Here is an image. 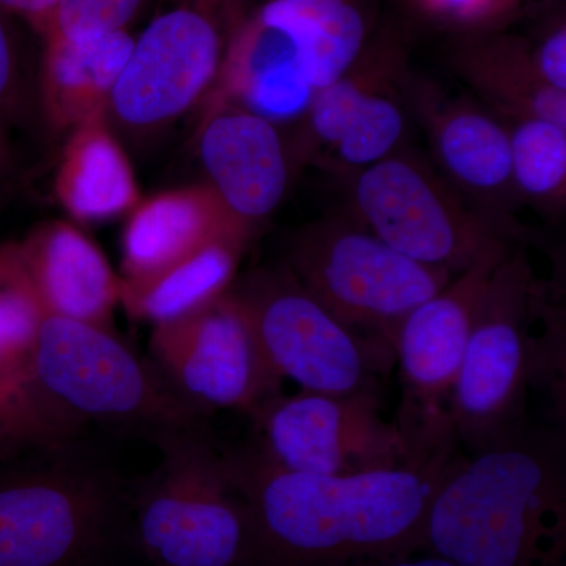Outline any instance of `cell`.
Returning <instances> with one entry per match:
<instances>
[{"instance_id": "obj_6", "label": "cell", "mask_w": 566, "mask_h": 566, "mask_svg": "<svg viewBox=\"0 0 566 566\" xmlns=\"http://www.w3.org/2000/svg\"><path fill=\"white\" fill-rule=\"evenodd\" d=\"M158 468L128 490V512L153 566H252L251 521L207 422L164 431Z\"/></svg>"}, {"instance_id": "obj_13", "label": "cell", "mask_w": 566, "mask_h": 566, "mask_svg": "<svg viewBox=\"0 0 566 566\" xmlns=\"http://www.w3.org/2000/svg\"><path fill=\"white\" fill-rule=\"evenodd\" d=\"M147 357L182 403L203 417L219 409L251 417L282 392V379L264 359L248 316L230 292L153 327Z\"/></svg>"}, {"instance_id": "obj_9", "label": "cell", "mask_w": 566, "mask_h": 566, "mask_svg": "<svg viewBox=\"0 0 566 566\" xmlns=\"http://www.w3.org/2000/svg\"><path fill=\"white\" fill-rule=\"evenodd\" d=\"M513 248L490 253L461 271L398 327L394 349L401 400L394 423L409 468L447 464L461 452L453 397L465 344L488 282Z\"/></svg>"}, {"instance_id": "obj_8", "label": "cell", "mask_w": 566, "mask_h": 566, "mask_svg": "<svg viewBox=\"0 0 566 566\" xmlns=\"http://www.w3.org/2000/svg\"><path fill=\"white\" fill-rule=\"evenodd\" d=\"M286 266L334 318L390 349L406 316L457 275L416 262L365 227L338 219L305 229Z\"/></svg>"}, {"instance_id": "obj_21", "label": "cell", "mask_w": 566, "mask_h": 566, "mask_svg": "<svg viewBox=\"0 0 566 566\" xmlns=\"http://www.w3.org/2000/svg\"><path fill=\"white\" fill-rule=\"evenodd\" d=\"M244 243L243 238H218L150 277L120 279V303L153 327L192 314L229 292Z\"/></svg>"}, {"instance_id": "obj_32", "label": "cell", "mask_w": 566, "mask_h": 566, "mask_svg": "<svg viewBox=\"0 0 566 566\" xmlns=\"http://www.w3.org/2000/svg\"><path fill=\"white\" fill-rule=\"evenodd\" d=\"M13 44H11L9 31L0 17V99L9 91L11 77H13Z\"/></svg>"}, {"instance_id": "obj_12", "label": "cell", "mask_w": 566, "mask_h": 566, "mask_svg": "<svg viewBox=\"0 0 566 566\" xmlns=\"http://www.w3.org/2000/svg\"><path fill=\"white\" fill-rule=\"evenodd\" d=\"M253 449L290 471L348 475L401 468L403 442L378 389L277 394L251 417Z\"/></svg>"}, {"instance_id": "obj_15", "label": "cell", "mask_w": 566, "mask_h": 566, "mask_svg": "<svg viewBox=\"0 0 566 566\" xmlns=\"http://www.w3.org/2000/svg\"><path fill=\"white\" fill-rule=\"evenodd\" d=\"M200 155L212 191L245 229L281 203L289 164L273 122L251 111L221 112L205 126Z\"/></svg>"}, {"instance_id": "obj_29", "label": "cell", "mask_w": 566, "mask_h": 566, "mask_svg": "<svg viewBox=\"0 0 566 566\" xmlns=\"http://www.w3.org/2000/svg\"><path fill=\"white\" fill-rule=\"evenodd\" d=\"M424 10L444 20L476 24L497 17L515 0H417Z\"/></svg>"}, {"instance_id": "obj_31", "label": "cell", "mask_w": 566, "mask_h": 566, "mask_svg": "<svg viewBox=\"0 0 566 566\" xmlns=\"http://www.w3.org/2000/svg\"><path fill=\"white\" fill-rule=\"evenodd\" d=\"M416 554V553H415ZM346 566H460L450 558L431 553L423 557H412V554L406 556H394L382 558H371V560L354 562Z\"/></svg>"}, {"instance_id": "obj_25", "label": "cell", "mask_w": 566, "mask_h": 566, "mask_svg": "<svg viewBox=\"0 0 566 566\" xmlns=\"http://www.w3.org/2000/svg\"><path fill=\"white\" fill-rule=\"evenodd\" d=\"M510 144L515 188L532 199L564 200L566 128L542 118H517Z\"/></svg>"}, {"instance_id": "obj_2", "label": "cell", "mask_w": 566, "mask_h": 566, "mask_svg": "<svg viewBox=\"0 0 566 566\" xmlns=\"http://www.w3.org/2000/svg\"><path fill=\"white\" fill-rule=\"evenodd\" d=\"M424 549L460 566H560L566 551L565 438L524 427L447 465Z\"/></svg>"}, {"instance_id": "obj_17", "label": "cell", "mask_w": 566, "mask_h": 566, "mask_svg": "<svg viewBox=\"0 0 566 566\" xmlns=\"http://www.w3.org/2000/svg\"><path fill=\"white\" fill-rule=\"evenodd\" d=\"M378 66H354L342 80L315 92L305 111L308 136L334 167L364 170L397 153L406 120L397 99L378 87Z\"/></svg>"}, {"instance_id": "obj_27", "label": "cell", "mask_w": 566, "mask_h": 566, "mask_svg": "<svg viewBox=\"0 0 566 566\" xmlns=\"http://www.w3.org/2000/svg\"><path fill=\"white\" fill-rule=\"evenodd\" d=\"M144 2L145 0H61L50 32L80 40L126 31Z\"/></svg>"}, {"instance_id": "obj_19", "label": "cell", "mask_w": 566, "mask_h": 566, "mask_svg": "<svg viewBox=\"0 0 566 566\" xmlns=\"http://www.w3.org/2000/svg\"><path fill=\"white\" fill-rule=\"evenodd\" d=\"M133 46L128 31L80 40L48 33L44 93L54 120L77 128L103 120Z\"/></svg>"}, {"instance_id": "obj_18", "label": "cell", "mask_w": 566, "mask_h": 566, "mask_svg": "<svg viewBox=\"0 0 566 566\" xmlns=\"http://www.w3.org/2000/svg\"><path fill=\"white\" fill-rule=\"evenodd\" d=\"M248 230L211 188L167 191L137 203L123 232V277L133 282L172 266L218 238Z\"/></svg>"}, {"instance_id": "obj_28", "label": "cell", "mask_w": 566, "mask_h": 566, "mask_svg": "<svg viewBox=\"0 0 566 566\" xmlns=\"http://www.w3.org/2000/svg\"><path fill=\"white\" fill-rule=\"evenodd\" d=\"M535 69L546 85L566 92V28L557 22L534 44Z\"/></svg>"}, {"instance_id": "obj_11", "label": "cell", "mask_w": 566, "mask_h": 566, "mask_svg": "<svg viewBox=\"0 0 566 566\" xmlns=\"http://www.w3.org/2000/svg\"><path fill=\"white\" fill-rule=\"evenodd\" d=\"M353 196L368 232L428 266L460 274L513 245L506 223L465 207L430 167L411 156L394 153L360 170Z\"/></svg>"}, {"instance_id": "obj_3", "label": "cell", "mask_w": 566, "mask_h": 566, "mask_svg": "<svg viewBox=\"0 0 566 566\" xmlns=\"http://www.w3.org/2000/svg\"><path fill=\"white\" fill-rule=\"evenodd\" d=\"M25 390L63 439H77L87 423L142 436L207 422L107 327L44 316L25 374Z\"/></svg>"}, {"instance_id": "obj_14", "label": "cell", "mask_w": 566, "mask_h": 566, "mask_svg": "<svg viewBox=\"0 0 566 566\" xmlns=\"http://www.w3.org/2000/svg\"><path fill=\"white\" fill-rule=\"evenodd\" d=\"M221 0H191L164 10L134 39L111 106L134 126L161 125L197 102L221 66L223 40L214 14Z\"/></svg>"}, {"instance_id": "obj_24", "label": "cell", "mask_w": 566, "mask_h": 566, "mask_svg": "<svg viewBox=\"0 0 566 566\" xmlns=\"http://www.w3.org/2000/svg\"><path fill=\"white\" fill-rule=\"evenodd\" d=\"M44 316L17 251L0 252V376L24 390L29 359Z\"/></svg>"}, {"instance_id": "obj_1", "label": "cell", "mask_w": 566, "mask_h": 566, "mask_svg": "<svg viewBox=\"0 0 566 566\" xmlns=\"http://www.w3.org/2000/svg\"><path fill=\"white\" fill-rule=\"evenodd\" d=\"M223 455L248 506L252 566H346L419 553L450 464L323 475L281 468L249 442Z\"/></svg>"}, {"instance_id": "obj_26", "label": "cell", "mask_w": 566, "mask_h": 566, "mask_svg": "<svg viewBox=\"0 0 566 566\" xmlns=\"http://www.w3.org/2000/svg\"><path fill=\"white\" fill-rule=\"evenodd\" d=\"M70 441L55 433L29 395L0 376V461L41 444Z\"/></svg>"}, {"instance_id": "obj_16", "label": "cell", "mask_w": 566, "mask_h": 566, "mask_svg": "<svg viewBox=\"0 0 566 566\" xmlns=\"http://www.w3.org/2000/svg\"><path fill=\"white\" fill-rule=\"evenodd\" d=\"M44 314L112 329L120 277L91 238L54 222L14 248Z\"/></svg>"}, {"instance_id": "obj_10", "label": "cell", "mask_w": 566, "mask_h": 566, "mask_svg": "<svg viewBox=\"0 0 566 566\" xmlns=\"http://www.w3.org/2000/svg\"><path fill=\"white\" fill-rule=\"evenodd\" d=\"M230 294L248 316L264 359L301 390L352 394L378 389L394 349L348 329L314 300L289 266L256 271Z\"/></svg>"}, {"instance_id": "obj_7", "label": "cell", "mask_w": 566, "mask_h": 566, "mask_svg": "<svg viewBox=\"0 0 566 566\" xmlns=\"http://www.w3.org/2000/svg\"><path fill=\"white\" fill-rule=\"evenodd\" d=\"M367 24L354 0H263L232 35L229 84L266 120L305 114L315 92L363 57Z\"/></svg>"}, {"instance_id": "obj_4", "label": "cell", "mask_w": 566, "mask_h": 566, "mask_svg": "<svg viewBox=\"0 0 566 566\" xmlns=\"http://www.w3.org/2000/svg\"><path fill=\"white\" fill-rule=\"evenodd\" d=\"M539 303L526 252L513 248L482 294L458 375L453 422L465 453L527 427L528 387L547 382L565 401V340L558 327L536 337Z\"/></svg>"}, {"instance_id": "obj_30", "label": "cell", "mask_w": 566, "mask_h": 566, "mask_svg": "<svg viewBox=\"0 0 566 566\" xmlns=\"http://www.w3.org/2000/svg\"><path fill=\"white\" fill-rule=\"evenodd\" d=\"M61 0H0L2 9L28 18L41 31L50 32Z\"/></svg>"}, {"instance_id": "obj_22", "label": "cell", "mask_w": 566, "mask_h": 566, "mask_svg": "<svg viewBox=\"0 0 566 566\" xmlns=\"http://www.w3.org/2000/svg\"><path fill=\"white\" fill-rule=\"evenodd\" d=\"M57 193L80 221H104L136 207L139 192L132 166L103 120L77 128L59 170Z\"/></svg>"}, {"instance_id": "obj_23", "label": "cell", "mask_w": 566, "mask_h": 566, "mask_svg": "<svg viewBox=\"0 0 566 566\" xmlns=\"http://www.w3.org/2000/svg\"><path fill=\"white\" fill-rule=\"evenodd\" d=\"M428 128L447 174L469 191L497 196L515 186L510 132L469 104L428 107Z\"/></svg>"}, {"instance_id": "obj_5", "label": "cell", "mask_w": 566, "mask_h": 566, "mask_svg": "<svg viewBox=\"0 0 566 566\" xmlns=\"http://www.w3.org/2000/svg\"><path fill=\"white\" fill-rule=\"evenodd\" d=\"M128 490L77 439L0 461V566H95L117 538Z\"/></svg>"}, {"instance_id": "obj_20", "label": "cell", "mask_w": 566, "mask_h": 566, "mask_svg": "<svg viewBox=\"0 0 566 566\" xmlns=\"http://www.w3.org/2000/svg\"><path fill=\"white\" fill-rule=\"evenodd\" d=\"M458 73L483 98L513 117H536L566 128V92L538 76L534 44L515 35H480L463 41L455 54Z\"/></svg>"}]
</instances>
